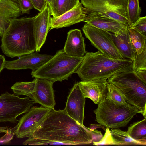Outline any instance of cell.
<instances>
[{"mask_svg": "<svg viewBox=\"0 0 146 146\" xmlns=\"http://www.w3.org/2000/svg\"><path fill=\"white\" fill-rule=\"evenodd\" d=\"M92 138L89 128L70 117L64 110L52 108L40 125L23 144L29 145L89 144Z\"/></svg>", "mask_w": 146, "mask_h": 146, "instance_id": "6da1fadb", "label": "cell"}, {"mask_svg": "<svg viewBox=\"0 0 146 146\" xmlns=\"http://www.w3.org/2000/svg\"><path fill=\"white\" fill-rule=\"evenodd\" d=\"M34 18L25 17L11 21L1 37L0 48L5 55L19 57L36 52Z\"/></svg>", "mask_w": 146, "mask_h": 146, "instance_id": "7a4b0ae2", "label": "cell"}, {"mask_svg": "<svg viewBox=\"0 0 146 146\" xmlns=\"http://www.w3.org/2000/svg\"><path fill=\"white\" fill-rule=\"evenodd\" d=\"M133 61L124 58L113 59L99 51H86L85 55L76 73L82 81L108 79L113 75L131 70Z\"/></svg>", "mask_w": 146, "mask_h": 146, "instance_id": "3957f363", "label": "cell"}, {"mask_svg": "<svg viewBox=\"0 0 146 146\" xmlns=\"http://www.w3.org/2000/svg\"><path fill=\"white\" fill-rule=\"evenodd\" d=\"M83 58L70 56L61 49L38 69L32 71L31 75L33 78L45 79L53 83L67 80L76 72Z\"/></svg>", "mask_w": 146, "mask_h": 146, "instance_id": "277c9868", "label": "cell"}, {"mask_svg": "<svg viewBox=\"0 0 146 146\" xmlns=\"http://www.w3.org/2000/svg\"><path fill=\"white\" fill-rule=\"evenodd\" d=\"M107 80L119 88L127 102L141 111L146 118V84L133 71L131 70L118 73Z\"/></svg>", "mask_w": 146, "mask_h": 146, "instance_id": "5b68a950", "label": "cell"}, {"mask_svg": "<svg viewBox=\"0 0 146 146\" xmlns=\"http://www.w3.org/2000/svg\"><path fill=\"white\" fill-rule=\"evenodd\" d=\"M94 110L96 121L106 128H118L126 126L137 113L142 112L129 104L117 106L105 98Z\"/></svg>", "mask_w": 146, "mask_h": 146, "instance_id": "8992f818", "label": "cell"}, {"mask_svg": "<svg viewBox=\"0 0 146 146\" xmlns=\"http://www.w3.org/2000/svg\"><path fill=\"white\" fill-rule=\"evenodd\" d=\"M80 2L86 9L87 19L109 17L128 25V0H81Z\"/></svg>", "mask_w": 146, "mask_h": 146, "instance_id": "52a82bcc", "label": "cell"}, {"mask_svg": "<svg viewBox=\"0 0 146 146\" xmlns=\"http://www.w3.org/2000/svg\"><path fill=\"white\" fill-rule=\"evenodd\" d=\"M36 103L28 97L21 98L6 91L0 96V122L17 123V117Z\"/></svg>", "mask_w": 146, "mask_h": 146, "instance_id": "ba28073f", "label": "cell"}, {"mask_svg": "<svg viewBox=\"0 0 146 146\" xmlns=\"http://www.w3.org/2000/svg\"><path fill=\"white\" fill-rule=\"evenodd\" d=\"M82 30L92 45L102 53L113 59L124 58L114 42L112 33L87 23L84 25Z\"/></svg>", "mask_w": 146, "mask_h": 146, "instance_id": "9c48e42d", "label": "cell"}, {"mask_svg": "<svg viewBox=\"0 0 146 146\" xmlns=\"http://www.w3.org/2000/svg\"><path fill=\"white\" fill-rule=\"evenodd\" d=\"M53 108L41 106H32L20 118L16 126L15 135L18 138H28L42 124Z\"/></svg>", "mask_w": 146, "mask_h": 146, "instance_id": "30bf717a", "label": "cell"}, {"mask_svg": "<svg viewBox=\"0 0 146 146\" xmlns=\"http://www.w3.org/2000/svg\"><path fill=\"white\" fill-rule=\"evenodd\" d=\"M85 102V98L82 94L78 82L76 83L70 90L64 110L70 117L82 125H84Z\"/></svg>", "mask_w": 146, "mask_h": 146, "instance_id": "8fae6325", "label": "cell"}, {"mask_svg": "<svg viewBox=\"0 0 146 146\" xmlns=\"http://www.w3.org/2000/svg\"><path fill=\"white\" fill-rule=\"evenodd\" d=\"M53 56L36 52L22 56L16 60L5 62L4 68L10 70L30 69L34 71L51 58Z\"/></svg>", "mask_w": 146, "mask_h": 146, "instance_id": "7c38bea8", "label": "cell"}, {"mask_svg": "<svg viewBox=\"0 0 146 146\" xmlns=\"http://www.w3.org/2000/svg\"><path fill=\"white\" fill-rule=\"evenodd\" d=\"M86 9L79 1L74 7L57 17L50 18V30L68 27L87 19Z\"/></svg>", "mask_w": 146, "mask_h": 146, "instance_id": "4fadbf2b", "label": "cell"}, {"mask_svg": "<svg viewBox=\"0 0 146 146\" xmlns=\"http://www.w3.org/2000/svg\"><path fill=\"white\" fill-rule=\"evenodd\" d=\"M36 82L31 99L36 103L49 108H54L56 104L53 82L46 79L35 78Z\"/></svg>", "mask_w": 146, "mask_h": 146, "instance_id": "5bb4252c", "label": "cell"}, {"mask_svg": "<svg viewBox=\"0 0 146 146\" xmlns=\"http://www.w3.org/2000/svg\"><path fill=\"white\" fill-rule=\"evenodd\" d=\"M107 79H100L78 82L84 96L98 104L106 98L107 92Z\"/></svg>", "mask_w": 146, "mask_h": 146, "instance_id": "9a60e30c", "label": "cell"}, {"mask_svg": "<svg viewBox=\"0 0 146 146\" xmlns=\"http://www.w3.org/2000/svg\"><path fill=\"white\" fill-rule=\"evenodd\" d=\"M51 15L49 7L47 4L44 9L35 16L33 25L36 52L40 51L46 40L50 28Z\"/></svg>", "mask_w": 146, "mask_h": 146, "instance_id": "2e32d148", "label": "cell"}, {"mask_svg": "<svg viewBox=\"0 0 146 146\" xmlns=\"http://www.w3.org/2000/svg\"><path fill=\"white\" fill-rule=\"evenodd\" d=\"M21 14L18 1L0 0V36L1 37L11 21Z\"/></svg>", "mask_w": 146, "mask_h": 146, "instance_id": "e0dca14e", "label": "cell"}, {"mask_svg": "<svg viewBox=\"0 0 146 146\" xmlns=\"http://www.w3.org/2000/svg\"><path fill=\"white\" fill-rule=\"evenodd\" d=\"M85 47L84 39L80 30L72 29L68 32L63 49L66 54L74 57H83L86 52Z\"/></svg>", "mask_w": 146, "mask_h": 146, "instance_id": "ac0fdd59", "label": "cell"}, {"mask_svg": "<svg viewBox=\"0 0 146 146\" xmlns=\"http://www.w3.org/2000/svg\"><path fill=\"white\" fill-rule=\"evenodd\" d=\"M88 24L114 34L124 35L128 31V25L109 17H99L88 19Z\"/></svg>", "mask_w": 146, "mask_h": 146, "instance_id": "d6986e66", "label": "cell"}, {"mask_svg": "<svg viewBox=\"0 0 146 146\" xmlns=\"http://www.w3.org/2000/svg\"><path fill=\"white\" fill-rule=\"evenodd\" d=\"M112 36L115 45L123 58L133 61L136 51L131 42L128 31L124 35L112 33Z\"/></svg>", "mask_w": 146, "mask_h": 146, "instance_id": "ffe728a7", "label": "cell"}, {"mask_svg": "<svg viewBox=\"0 0 146 146\" xmlns=\"http://www.w3.org/2000/svg\"><path fill=\"white\" fill-rule=\"evenodd\" d=\"M129 136L141 145H146V118L135 122L129 127L127 131Z\"/></svg>", "mask_w": 146, "mask_h": 146, "instance_id": "44dd1931", "label": "cell"}, {"mask_svg": "<svg viewBox=\"0 0 146 146\" xmlns=\"http://www.w3.org/2000/svg\"><path fill=\"white\" fill-rule=\"evenodd\" d=\"M79 0H52L49 6L51 15L58 16L74 7Z\"/></svg>", "mask_w": 146, "mask_h": 146, "instance_id": "7402d4cb", "label": "cell"}, {"mask_svg": "<svg viewBox=\"0 0 146 146\" xmlns=\"http://www.w3.org/2000/svg\"><path fill=\"white\" fill-rule=\"evenodd\" d=\"M113 145H141L134 140L129 135L126 131L118 128H112L110 130Z\"/></svg>", "mask_w": 146, "mask_h": 146, "instance_id": "603a6c76", "label": "cell"}, {"mask_svg": "<svg viewBox=\"0 0 146 146\" xmlns=\"http://www.w3.org/2000/svg\"><path fill=\"white\" fill-rule=\"evenodd\" d=\"M107 92L106 98L117 106L128 104L122 92L114 85L108 83L107 85Z\"/></svg>", "mask_w": 146, "mask_h": 146, "instance_id": "cb8c5ba5", "label": "cell"}, {"mask_svg": "<svg viewBox=\"0 0 146 146\" xmlns=\"http://www.w3.org/2000/svg\"><path fill=\"white\" fill-rule=\"evenodd\" d=\"M35 82V78L31 82H17L11 88L14 95H25L31 99L34 90Z\"/></svg>", "mask_w": 146, "mask_h": 146, "instance_id": "d4e9b609", "label": "cell"}, {"mask_svg": "<svg viewBox=\"0 0 146 146\" xmlns=\"http://www.w3.org/2000/svg\"><path fill=\"white\" fill-rule=\"evenodd\" d=\"M130 40L136 51V54H139L142 52L146 46V35L133 29H128Z\"/></svg>", "mask_w": 146, "mask_h": 146, "instance_id": "484cf974", "label": "cell"}, {"mask_svg": "<svg viewBox=\"0 0 146 146\" xmlns=\"http://www.w3.org/2000/svg\"><path fill=\"white\" fill-rule=\"evenodd\" d=\"M141 10L139 5V0H128V26L134 23L139 18Z\"/></svg>", "mask_w": 146, "mask_h": 146, "instance_id": "4316f807", "label": "cell"}, {"mask_svg": "<svg viewBox=\"0 0 146 146\" xmlns=\"http://www.w3.org/2000/svg\"><path fill=\"white\" fill-rule=\"evenodd\" d=\"M131 70L134 72L139 70H146V46L142 52L136 54L132 61Z\"/></svg>", "mask_w": 146, "mask_h": 146, "instance_id": "83f0119b", "label": "cell"}, {"mask_svg": "<svg viewBox=\"0 0 146 146\" xmlns=\"http://www.w3.org/2000/svg\"><path fill=\"white\" fill-rule=\"evenodd\" d=\"M128 28L133 29L146 35V16L140 17L137 21L128 26Z\"/></svg>", "mask_w": 146, "mask_h": 146, "instance_id": "f1b7e54d", "label": "cell"}, {"mask_svg": "<svg viewBox=\"0 0 146 146\" xmlns=\"http://www.w3.org/2000/svg\"><path fill=\"white\" fill-rule=\"evenodd\" d=\"M94 145H113L110 128H106L105 133L102 139L99 142H93Z\"/></svg>", "mask_w": 146, "mask_h": 146, "instance_id": "f546056e", "label": "cell"}, {"mask_svg": "<svg viewBox=\"0 0 146 146\" xmlns=\"http://www.w3.org/2000/svg\"><path fill=\"white\" fill-rule=\"evenodd\" d=\"M21 14L29 13L31 10L34 8L30 0H20L19 1Z\"/></svg>", "mask_w": 146, "mask_h": 146, "instance_id": "4dcf8cb0", "label": "cell"}, {"mask_svg": "<svg viewBox=\"0 0 146 146\" xmlns=\"http://www.w3.org/2000/svg\"><path fill=\"white\" fill-rule=\"evenodd\" d=\"M16 129V126L13 128H8L6 134L0 138V143H7L12 139L15 135Z\"/></svg>", "mask_w": 146, "mask_h": 146, "instance_id": "1f68e13d", "label": "cell"}, {"mask_svg": "<svg viewBox=\"0 0 146 146\" xmlns=\"http://www.w3.org/2000/svg\"><path fill=\"white\" fill-rule=\"evenodd\" d=\"M34 8L40 12L42 11L47 4L45 0H30Z\"/></svg>", "mask_w": 146, "mask_h": 146, "instance_id": "d6a6232c", "label": "cell"}, {"mask_svg": "<svg viewBox=\"0 0 146 146\" xmlns=\"http://www.w3.org/2000/svg\"><path fill=\"white\" fill-rule=\"evenodd\" d=\"M90 130L92 138V142H99L102 139L103 136L100 131L95 129Z\"/></svg>", "mask_w": 146, "mask_h": 146, "instance_id": "836d02e7", "label": "cell"}, {"mask_svg": "<svg viewBox=\"0 0 146 146\" xmlns=\"http://www.w3.org/2000/svg\"><path fill=\"white\" fill-rule=\"evenodd\" d=\"M134 72L137 76L146 84V70H139Z\"/></svg>", "mask_w": 146, "mask_h": 146, "instance_id": "e575fe53", "label": "cell"}, {"mask_svg": "<svg viewBox=\"0 0 146 146\" xmlns=\"http://www.w3.org/2000/svg\"><path fill=\"white\" fill-rule=\"evenodd\" d=\"M89 128L90 130H94L98 128H102L104 131L106 129V128L105 127L100 124H90Z\"/></svg>", "mask_w": 146, "mask_h": 146, "instance_id": "d590c367", "label": "cell"}, {"mask_svg": "<svg viewBox=\"0 0 146 146\" xmlns=\"http://www.w3.org/2000/svg\"><path fill=\"white\" fill-rule=\"evenodd\" d=\"M6 60L4 56L0 55V73L4 68V67Z\"/></svg>", "mask_w": 146, "mask_h": 146, "instance_id": "8d00e7d4", "label": "cell"}, {"mask_svg": "<svg viewBox=\"0 0 146 146\" xmlns=\"http://www.w3.org/2000/svg\"><path fill=\"white\" fill-rule=\"evenodd\" d=\"M8 129L7 127H2L0 125V133H6Z\"/></svg>", "mask_w": 146, "mask_h": 146, "instance_id": "74e56055", "label": "cell"}, {"mask_svg": "<svg viewBox=\"0 0 146 146\" xmlns=\"http://www.w3.org/2000/svg\"><path fill=\"white\" fill-rule=\"evenodd\" d=\"M52 0H45L48 6H50V5Z\"/></svg>", "mask_w": 146, "mask_h": 146, "instance_id": "f35d334b", "label": "cell"}, {"mask_svg": "<svg viewBox=\"0 0 146 146\" xmlns=\"http://www.w3.org/2000/svg\"><path fill=\"white\" fill-rule=\"evenodd\" d=\"M18 1H19L20 0H17Z\"/></svg>", "mask_w": 146, "mask_h": 146, "instance_id": "ab89813d", "label": "cell"}, {"mask_svg": "<svg viewBox=\"0 0 146 146\" xmlns=\"http://www.w3.org/2000/svg\"><path fill=\"white\" fill-rule=\"evenodd\" d=\"M17 0V1H18L17 0ZM18 2H19V1H18Z\"/></svg>", "mask_w": 146, "mask_h": 146, "instance_id": "60d3db41", "label": "cell"}]
</instances>
